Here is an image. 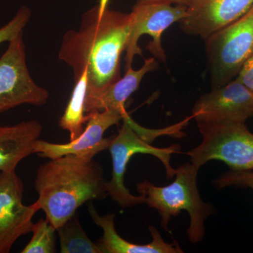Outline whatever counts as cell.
I'll use <instances>...</instances> for the list:
<instances>
[{
  "mask_svg": "<svg viewBox=\"0 0 253 253\" xmlns=\"http://www.w3.org/2000/svg\"><path fill=\"white\" fill-rule=\"evenodd\" d=\"M109 0L84 13L79 29L63 36L59 59L72 68L74 83L87 68L85 101L99 96L122 78L121 56L126 51L132 29L131 13L110 9Z\"/></svg>",
  "mask_w": 253,
  "mask_h": 253,
  "instance_id": "obj_1",
  "label": "cell"
},
{
  "mask_svg": "<svg viewBox=\"0 0 253 253\" xmlns=\"http://www.w3.org/2000/svg\"><path fill=\"white\" fill-rule=\"evenodd\" d=\"M191 0H136V4H147V3H166L174 5H183L187 6Z\"/></svg>",
  "mask_w": 253,
  "mask_h": 253,
  "instance_id": "obj_22",
  "label": "cell"
},
{
  "mask_svg": "<svg viewBox=\"0 0 253 253\" xmlns=\"http://www.w3.org/2000/svg\"><path fill=\"white\" fill-rule=\"evenodd\" d=\"M199 168L186 163L175 169V180L166 186H156L149 181L138 183L136 189L144 196L145 204L154 208L161 217V226L169 231L168 224L172 217L181 211L188 212L190 225L187 230L189 241L197 244L206 235L205 221L214 212L211 204L201 199L197 185Z\"/></svg>",
  "mask_w": 253,
  "mask_h": 253,
  "instance_id": "obj_3",
  "label": "cell"
},
{
  "mask_svg": "<svg viewBox=\"0 0 253 253\" xmlns=\"http://www.w3.org/2000/svg\"><path fill=\"white\" fill-rule=\"evenodd\" d=\"M93 158L68 154L50 159L38 168L37 202L56 229L84 203L108 196L102 168Z\"/></svg>",
  "mask_w": 253,
  "mask_h": 253,
  "instance_id": "obj_2",
  "label": "cell"
},
{
  "mask_svg": "<svg viewBox=\"0 0 253 253\" xmlns=\"http://www.w3.org/2000/svg\"><path fill=\"white\" fill-rule=\"evenodd\" d=\"M88 212L96 225L104 231L99 240L98 246L102 253H182L176 241L168 244L163 240L160 231L154 226H149V230L152 241L144 245L134 244L118 235L115 228V214L99 215L93 204L88 206Z\"/></svg>",
  "mask_w": 253,
  "mask_h": 253,
  "instance_id": "obj_13",
  "label": "cell"
},
{
  "mask_svg": "<svg viewBox=\"0 0 253 253\" xmlns=\"http://www.w3.org/2000/svg\"><path fill=\"white\" fill-rule=\"evenodd\" d=\"M131 120L128 113L123 116V126L117 135L111 137L107 149L112 158L113 169L111 180L106 181V191L123 208L145 204L144 196H134L125 185L126 166L134 155L149 154L158 158L166 168L168 179H171L175 174V169L170 164L171 156L181 151V146L177 144L167 148L153 146L134 130Z\"/></svg>",
  "mask_w": 253,
  "mask_h": 253,
  "instance_id": "obj_4",
  "label": "cell"
},
{
  "mask_svg": "<svg viewBox=\"0 0 253 253\" xmlns=\"http://www.w3.org/2000/svg\"><path fill=\"white\" fill-rule=\"evenodd\" d=\"M236 78L253 93V54L244 63Z\"/></svg>",
  "mask_w": 253,
  "mask_h": 253,
  "instance_id": "obj_21",
  "label": "cell"
},
{
  "mask_svg": "<svg viewBox=\"0 0 253 253\" xmlns=\"http://www.w3.org/2000/svg\"><path fill=\"white\" fill-rule=\"evenodd\" d=\"M54 227L46 219H41L32 226L33 237L21 253H56Z\"/></svg>",
  "mask_w": 253,
  "mask_h": 253,
  "instance_id": "obj_18",
  "label": "cell"
},
{
  "mask_svg": "<svg viewBox=\"0 0 253 253\" xmlns=\"http://www.w3.org/2000/svg\"><path fill=\"white\" fill-rule=\"evenodd\" d=\"M131 14L133 24L125 56L126 70L131 67L136 55L142 56V50L138 45V42L144 35H148L152 38V41L146 46V49L154 55L155 59L166 62L161 37L173 23L180 22L186 17V6L166 3L135 4Z\"/></svg>",
  "mask_w": 253,
  "mask_h": 253,
  "instance_id": "obj_8",
  "label": "cell"
},
{
  "mask_svg": "<svg viewBox=\"0 0 253 253\" xmlns=\"http://www.w3.org/2000/svg\"><path fill=\"white\" fill-rule=\"evenodd\" d=\"M60 239L61 253H102L97 244L86 235L80 223L78 213L56 229Z\"/></svg>",
  "mask_w": 253,
  "mask_h": 253,
  "instance_id": "obj_17",
  "label": "cell"
},
{
  "mask_svg": "<svg viewBox=\"0 0 253 253\" xmlns=\"http://www.w3.org/2000/svg\"><path fill=\"white\" fill-rule=\"evenodd\" d=\"M49 97V91L38 85L28 71L22 32L9 41L0 58V113L23 104L42 106Z\"/></svg>",
  "mask_w": 253,
  "mask_h": 253,
  "instance_id": "obj_7",
  "label": "cell"
},
{
  "mask_svg": "<svg viewBox=\"0 0 253 253\" xmlns=\"http://www.w3.org/2000/svg\"><path fill=\"white\" fill-rule=\"evenodd\" d=\"M203 141L186 154L198 168L211 161L232 170L253 169V134L245 123H197Z\"/></svg>",
  "mask_w": 253,
  "mask_h": 253,
  "instance_id": "obj_6",
  "label": "cell"
},
{
  "mask_svg": "<svg viewBox=\"0 0 253 253\" xmlns=\"http://www.w3.org/2000/svg\"><path fill=\"white\" fill-rule=\"evenodd\" d=\"M42 126L35 120L0 126V172L16 170L18 163L33 154Z\"/></svg>",
  "mask_w": 253,
  "mask_h": 253,
  "instance_id": "obj_14",
  "label": "cell"
},
{
  "mask_svg": "<svg viewBox=\"0 0 253 253\" xmlns=\"http://www.w3.org/2000/svg\"><path fill=\"white\" fill-rule=\"evenodd\" d=\"M205 42L212 89L235 79L253 54V5L242 17Z\"/></svg>",
  "mask_w": 253,
  "mask_h": 253,
  "instance_id": "obj_5",
  "label": "cell"
},
{
  "mask_svg": "<svg viewBox=\"0 0 253 253\" xmlns=\"http://www.w3.org/2000/svg\"><path fill=\"white\" fill-rule=\"evenodd\" d=\"M214 184L218 189L229 186L250 188L253 190V169L252 170H232L219 176Z\"/></svg>",
  "mask_w": 253,
  "mask_h": 253,
  "instance_id": "obj_20",
  "label": "cell"
},
{
  "mask_svg": "<svg viewBox=\"0 0 253 253\" xmlns=\"http://www.w3.org/2000/svg\"><path fill=\"white\" fill-rule=\"evenodd\" d=\"M191 117L197 123H246L253 117V93L235 78L203 94Z\"/></svg>",
  "mask_w": 253,
  "mask_h": 253,
  "instance_id": "obj_9",
  "label": "cell"
},
{
  "mask_svg": "<svg viewBox=\"0 0 253 253\" xmlns=\"http://www.w3.org/2000/svg\"><path fill=\"white\" fill-rule=\"evenodd\" d=\"M253 5V0H191L180 21L181 30L206 41L242 17Z\"/></svg>",
  "mask_w": 253,
  "mask_h": 253,
  "instance_id": "obj_12",
  "label": "cell"
},
{
  "mask_svg": "<svg viewBox=\"0 0 253 253\" xmlns=\"http://www.w3.org/2000/svg\"><path fill=\"white\" fill-rule=\"evenodd\" d=\"M87 68L81 77L75 82L71 99L66 106L62 117L59 120V126L69 131L71 141L78 139L84 130L88 115L84 112V102L87 88Z\"/></svg>",
  "mask_w": 253,
  "mask_h": 253,
  "instance_id": "obj_16",
  "label": "cell"
},
{
  "mask_svg": "<svg viewBox=\"0 0 253 253\" xmlns=\"http://www.w3.org/2000/svg\"><path fill=\"white\" fill-rule=\"evenodd\" d=\"M88 119L81 135L66 144H54L38 139L33 146V154L40 157L54 158L66 155L91 156L107 150L111 137L104 138L105 131L111 126L119 124L123 115L117 110L87 113Z\"/></svg>",
  "mask_w": 253,
  "mask_h": 253,
  "instance_id": "obj_11",
  "label": "cell"
},
{
  "mask_svg": "<svg viewBox=\"0 0 253 253\" xmlns=\"http://www.w3.org/2000/svg\"><path fill=\"white\" fill-rule=\"evenodd\" d=\"M23 183L16 170L0 172V253L10 252L21 236L31 232L38 203L23 204Z\"/></svg>",
  "mask_w": 253,
  "mask_h": 253,
  "instance_id": "obj_10",
  "label": "cell"
},
{
  "mask_svg": "<svg viewBox=\"0 0 253 253\" xmlns=\"http://www.w3.org/2000/svg\"><path fill=\"white\" fill-rule=\"evenodd\" d=\"M31 16V11L29 8L26 6L20 7L12 19L0 28V44L11 41L15 36L22 33Z\"/></svg>",
  "mask_w": 253,
  "mask_h": 253,
  "instance_id": "obj_19",
  "label": "cell"
},
{
  "mask_svg": "<svg viewBox=\"0 0 253 253\" xmlns=\"http://www.w3.org/2000/svg\"><path fill=\"white\" fill-rule=\"evenodd\" d=\"M158 64L155 58L145 59L140 69L129 67L124 77L115 82L101 94L84 102V112H101L106 110H117L123 116L126 114V103L131 95L137 90L143 78L148 73L157 69Z\"/></svg>",
  "mask_w": 253,
  "mask_h": 253,
  "instance_id": "obj_15",
  "label": "cell"
}]
</instances>
